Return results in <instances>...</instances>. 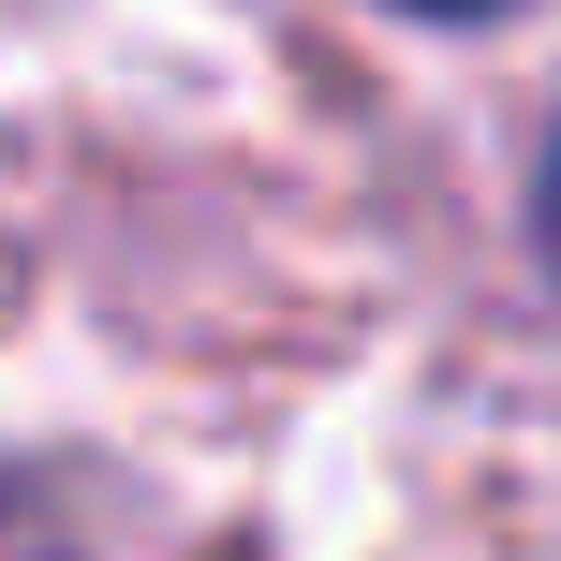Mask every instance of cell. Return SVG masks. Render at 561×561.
I'll return each instance as SVG.
<instances>
[{
	"label": "cell",
	"instance_id": "3957f363",
	"mask_svg": "<svg viewBox=\"0 0 561 561\" xmlns=\"http://www.w3.org/2000/svg\"><path fill=\"white\" fill-rule=\"evenodd\" d=\"M414 15H503V0H414Z\"/></svg>",
	"mask_w": 561,
	"mask_h": 561
},
{
	"label": "cell",
	"instance_id": "7a4b0ae2",
	"mask_svg": "<svg viewBox=\"0 0 561 561\" xmlns=\"http://www.w3.org/2000/svg\"><path fill=\"white\" fill-rule=\"evenodd\" d=\"M547 252H561V148H547Z\"/></svg>",
	"mask_w": 561,
	"mask_h": 561
},
{
	"label": "cell",
	"instance_id": "6da1fadb",
	"mask_svg": "<svg viewBox=\"0 0 561 561\" xmlns=\"http://www.w3.org/2000/svg\"><path fill=\"white\" fill-rule=\"evenodd\" d=\"M0 561H75L59 503H45V488H15V473H0Z\"/></svg>",
	"mask_w": 561,
	"mask_h": 561
}]
</instances>
